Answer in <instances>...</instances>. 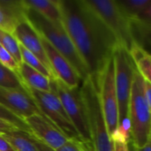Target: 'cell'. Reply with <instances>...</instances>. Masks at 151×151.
<instances>
[{
    "label": "cell",
    "instance_id": "9c48e42d",
    "mask_svg": "<svg viewBox=\"0 0 151 151\" xmlns=\"http://www.w3.org/2000/svg\"><path fill=\"white\" fill-rule=\"evenodd\" d=\"M42 115L50 121L69 140L81 141L78 132L66 114L60 100L54 91L44 92L27 88Z\"/></svg>",
    "mask_w": 151,
    "mask_h": 151
},
{
    "label": "cell",
    "instance_id": "6da1fadb",
    "mask_svg": "<svg viewBox=\"0 0 151 151\" xmlns=\"http://www.w3.org/2000/svg\"><path fill=\"white\" fill-rule=\"evenodd\" d=\"M62 23L96 78L119 45L115 36L83 0H58Z\"/></svg>",
    "mask_w": 151,
    "mask_h": 151
},
{
    "label": "cell",
    "instance_id": "5bb4252c",
    "mask_svg": "<svg viewBox=\"0 0 151 151\" xmlns=\"http://www.w3.org/2000/svg\"><path fill=\"white\" fill-rule=\"evenodd\" d=\"M22 0H0V29L12 34L17 25L26 19Z\"/></svg>",
    "mask_w": 151,
    "mask_h": 151
},
{
    "label": "cell",
    "instance_id": "5b68a950",
    "mask_svg": "<svg viewBox=\"0 0 151 151\" xmlns=\"http://www.w3.org/2000/svg\"><path fill=\"white\" fill-rule=\"evenodd\" d=\"M97 17L105 24L115 36L119 45L128 50L137 42L131 20L124 15L116 1L112 0H83Z\"/></svg>",
    "mask_w": 151,
    "mask_h": 151
},
{
    "label": "cell",
    "instance_id": "836d02e7",
    "mask_svg": "<svg viewBox=\"0 0 151 151\" xmlns=\"http://www.w3.org/2000/svg\"><path fill=\"white\" fill-rule=\"evenodd\" d=\"M127 145H128V150L129 151H137V148H136L135 144L134 143L133 140H131Z\"/></svg>",
    "mask_w": 151,
    "mask_h": 151
},
{
    "label": "cell",
    "instance_id": "8fae6325",
    "mask_svg": "<svg viewBox=\"0 0 151 151\" xmlns=\"http://www.w3.org/2000/svg\"><path fill=\"white\" fill-rule=\"evenodd\" d=\"M41 39L54 78L58 79L71 88L80 87L82 81L68 60L53 48L42 36H41Z\"/></svg>",
    "mask_w": 151,
    "mask_h": 151
},
{
    "label": "cell",
    "instance_id": "4dcf8cb0",
    "mask_svg": "<svg viewBox=\"0 0 151 151\" xmlns=\"http://www.w3.org/2000/svg\"><path fill=\"white\" fill-rule=\"evenodd\" d=\"M0 151H16L12 144L0 135Z\"/></svg>",
    "mask_w": 151,
    "mask_h": 151
},
{
    "label": "cell",
    "instance_id": "603a6c76",
    "mask_svg": "<svg viewBox=\"0 0 151 151\" xmlns=\"http://www.w3.org/2000/svg\"><path fill=\"white\" fill-rule=\"evenodd\" d=\"M19 47H20V53H21L22 63L27 64V65H29L33 69L36 70L37 72L41 73L42 74H43L44 76H46V77H48L50 79H53L54 78L52 73L41 62V60L37 57H35L30 51L26 50L23 46L19 45Z\"/></svg>",
    "mask_w": 151,
    "mask_h": 151
},
{
    "label": "cell",
    "instance_id": "2e32d148",
    "mask_svg": "<svg viewBox=\"0 0 151 151\" xmlns=\"http://www.w3.org/2000/svg\"><path fill=\"white\" fill-rule=\"evenodd\" d=\"M22 2L25 6L33 9L50 21H62L58 0H22Z\"/></svg>",
    "mask_w": 151,
    "mask_h": 151
},
{
    "label": "cell",
    "instance_id": "8992f818",
    "mask_svg": "<svg viewBox=\"0 0 151 151\" xmlns=\"http://www.w3.org/2000/svg\"><path fill=\"white\" fill-rule=\"evenodd\" d=\"M50 85L51 90L58 96L82 142L92 145L88 116L81 96V86L71 88L57 78L50 80Z\"/></svg>",
    "mask_w": 151,
    "mask_h": 151
},
{
    "label": "cell",
    "instance_id": "ba28073f",
    "mask_svg": "<svg viewBox=\"0 0 151 151\" xmlns=\"http://www.w3.org/2000/svg\"><path fill=\"white\" fill-rule=\"evenodd\" d=\"M94 79L97 85L99 98L106 125L109 133L111 135L119 123L113 55L107 61L100 73Z\"/></svg>",
    "mask_w": 151,
    "mask_h": 151
},
{
    "label": "cell",
    "instance_id": "cb8c5ba5",
    "mask_svg": "<svg viewBox=\"0 0 151 151\" xmlns=\"http://www.w3.org/2000/svg\"><path fill=\"white\" fill-rule=\"evenodd\" d=\"M0 119L13 125L20 131H23V132L32 134V132H31L29 127L27 126V124L26 123V121L24 119L18 117L17 115H15L9 110H7L1 104H0Z\"/></svg>",
    "mask_w": 151,
    "mask_h": 151
},
{
    "label": "cell",
    "instance_id": "ffe728a7",
    "mask_svg": "<svg viewBox=\"0 0 151 151\" xmlns=\"http://www.w3.org/2000/svg\"><path fill=\"white\" fill-rule=\"evenodd\" d=\"M0 88H9V89L27 90V88L22 82L19 76L16 73L4 66L1 63H0Z\"/></svg>",
    "mask_w": 151,
    "mask_h": 151
},
{
    "label": "cell",
    "instance_id": "d590c367",
    "mask_svg": "<svg viewBox=\"0 0 151 151\" xmlns=\"http://www.w3.org/2000/svg\"><path fill=\"white\" fill-rule=\"evenodd\" d=\"M0 46H1V45H0Z\"/></svg>",
    "mask_w": 151,
    "mask_h": 151
},
{
    "label": "cell",
    "instance_id": "1f68e13d",
    "mask_svg": "<svg viewBox=\"0 0 151 151\" xmlns=\"http://www.w3.org/2000/svg\"><path fill=\"white\" fill-rule=\"evenodd\" d=\"M113 144H114V151H129L127 144L119 143V142H113Z\"/></svg>",
    "mask_w": 151,
    "mask_h": 151
},
{
    "label": "cell",
    "instance_id": "83f0119b",
    "mask_svg": "<svg viewBox=\"0 0 151 151\" xmlns=\"http://www.w3.org/2000/svg\"><path fill=\"white\" fill-rule=\"evenodd\" d=\"M132 20H136L144 26L151 27V4L142 14H140L136 19H132Z\"/></svg>",
    "mask_w": 151,
    "mask_h": 151
},
{
    "label": "cell",
    "instance_id": "e0dca14e",
    "mask_svg": "<svg viewBox=\"0 0 151 151\" xmlns=\"http://www.w3.org/2000/svg\"><path fill=\"white\" fill-rule=\"evenodd\" d=\"M16 151H41L40 142L28 133L15 130L2 134Z\"/></svg>",
    "mask_w": 151,
    "mask_h": 151
},
{
    "label": "cell",
    "instance_id": "4fadbf2b",
    "mask_svg": "<svg viewBox=\"0 0 151 151\" xmlns=\"http://www.w3.org/2000/svg\"><path fill=\"white\" fill-rule=\"evenodd\" d=\"M12 35L18 41L19 45L23 46L26 50L37 57L41 62L51 72L49 60L42 46L41 36L27 19L20 21L17 25L12 33Z\"/></svg>",
    "mask_w": 151,
    "mask_h": 151
},
{
    "label": "cell",
    "instance_id": "4316f807",
    "mask_svg": "<svg viewBox=\"0 0 151 151\" xmlns=\"http://www.w3.org/2000/svg\"><path fill=\"white\" fill-rule=\"evenodd\" d=\"M0 63L7 67L8 69L12 70V72L16 73L17 74L19 73V65L18 62L13 58V57L2 46H0ZM19 75V74H18Z\"/></svg>",
    "mask_w": 151,
    "mask_h": 151
},
{
    "label": "cell",
    "instance_id": "3957f363",
    "mask_svg": "<svg viewBox=\"0 0 151 151\" xmlns=\"http://www.w3.org/2000/svg\"><path fill=\"white\" fill-rule=\"evenodd\" d=\"M81 91L86 107L94 151H114V144L106 125L95 79L89 76L83 81Z\"/></svg>",
    "mask_w": 151,
    "mask_h": 151
},
{
    "label": "cell",
    "instance_id": "277c9868",
    "mask_svg": "<svg viewBox=\"0 0 151 151\" xmlns=\"http://www.w3.org/2000/svg\"><path fill=\"white\" fill-rule=\"evenodd\" d=\"M143 81V78L136 70L128 115L132 126V140L137 148L143 147L151 139V110L144 96Z\"/></svg>",
    "mask_w": 151,
    "mask_h": 151
},
{
    "label": "cell",
    "instance_id": "d4e9b609",
    "mask_svg": "<svg viewBox=\"0 0 151 151\" xmlns=\"http://www.w3.org/2000/svg\"><path fill=\"white\" fill-rule=\"evenodd\" d=\"M135 40L141 45L147 44L151 48V27L142 25L136 20H131Z\"/></svg>",
    "mask_w": 151,
    "mask_h": 151
},
{
    "label": "cell",
    "instance_id": "7a4b0ae2",
    "mask_svg": "<svg viewBox=\"0 0 151 151\" xmlns=\"http://www.w3.org/2000/svg\"><path fill=\"white\" fill-rule=\"evenodd\" d=\"M25 18L41 36L68 60L82 81L90 76L86 64L68 35L62 21H50L27 6Z\"/></svg>",
    "mask_w": 151,
    "mask_h": 151
},
{
    "label": "cell",
    "instance_id": "9a60e30c",
    "mask_svg": "<svg viewBox=\"0 0 151 151\" xmlns=\"http://www.w3.org/2000/svg\"><path fill=\"white\" fill-rule=\"evenodd\" d=\"M19 76L26 88H34L39 91L50 92L51 85L50 78L33 69L25 63H21L19 67Z\"/></svg>",
    "mask_w": 151,
    "mask_h": 151
},
{
    "label": "cell",
    "instance_id": "e575fe53",
    "mask_svg": "<svg viewBox=\"0 0 151 151\" xmlns=\"http://www.w3.org/2000/svg\"><path fill=\"white\" fill-rule=\"evenodd\" d=\"M40 149H41V151H55L42 142H40Z\"/></svg>",
    "mask_w": 151,
    "mask_h": 151
},
{
    "label": "cell",
    "instance_id": "d6986e66",
    "mask_svg": "<svg viewBox=\"0 0 151 151\" xmlns=\"http://www.w3.org/2000/svg\"><path fill=\"white\" fill-rule=\"evenodd\" d=\"M119 8L130 20L136 19L151 4V0H118Z\"/></svg>",
    "mask_w": 151,
    "mask_h": 151
},
{
    "label": "cell",
    "instance_id": "30bf717a",
    "mask_svg": "<svg viewBox=\"0 0 151 151\" xmlns=\"http://www.w3.org/2000/svg\"><path fill=\"white\" fill-rule=\"evenodd\" d=\"M0 104L24 120L35 114L42 115L34 98L27 90L0 88Z\"/></svg>",
    "mask_w": 151,
    "mask_h": 151
},
{
    "label": "cell",
    "instance_id": "7c38bea8",
    "mask_svg": "<svg viewBox=\"0 0 151 151\" xmlns=\"http://www.w3.org/2000/svg\"><path fill=\"white\" fill-rule=\"evenodd\" d=\"M25 121L35 139L53 150H58L69 140L42 115H32Z\"/></svg>",
    "mask_w": 151,
    "mask_h": 151
},
{
    "label": "cell",
    "instance_id": "7402d4cb",
    "mask_svg": "<svg viewBox=\"0 0 151 151\" xmlns=\"http://www.w3.org/2000/svg\"><path fill=\"white\" fill-rule=\"evenodd\" d=\"M113 142L128 144L132 140V126L129 115L119 121V126L111 135Z\"/></svg>",
    "mask_w": 151,
    "mask_h": 151
},
{
    "label": "cell",
    "instance_id": "d6a6232c",
    "mask_svg": "<svg viewBox=\"0 0 151 151\" xmlns=\"http://www.w3.org/2000/svg\"><path fill=\"white\" fill-rule=\"evenodd\" d=\"M137 148V147H136ZM137 151H151V139L149 142L142 148H137Z\"/></svg>",
    "mask_w": 151,
    "mask_h": 151
},
{
    "label": "cell",
    "instance_id": "ac0fdd59",
    "mask_svg": "<svg viewBox=\"0 0 151 151\" xmlns=\"http://www.w3.org/2000/svg\"><path fill=\"white\" fill-rule=\"evenodd\" d=\"M135 68L144 81L151 84V53L140 43L135 42L129 50Z\"/></svg>",
    "mask_w": 151,
    "mask_h": 151
},
{
    "label": "cell",
    "instance_id": "44dd1931",
    "mask_svg": "<svg viewBox=\"0 0 151 151\" xmlns=\"http://www.w3.org/2000/svg\"><path fill=\"white\" fill-rule=\"evenodd\" d=\"M0 45L13 57L19 65L22 63L20 47L12 34L0 29Z\"/></svg>",
    "mask_w": 151,
    "mask_h": 151
},
{
    "label": "cell",
    "instance_id": "f546056e",
    "mask_svg": "<svg viewBox=\"0 0 151 151\" xmlns=\"http://www.w3.org/2000/svg\"><path fill=\"white\" fill-rule=\"evenodd\" d=\"M143 91H144V96L147 100V103L151 110V84L147 82L146 81H143Z\"/></svg>",
    "mask_w": 151,
    "mask_h": 151
},
{
    "label": "cell",
    "instance_id": "484cf974",
    "mask_svg": "<svg viewBox=\"0 0 151 151\" xmlns=\"http://www.w3.org/2000/svg\"><path fill=\"white\" fill-rule=\"evenodd\" d=\"M55 151H94L93 146L81 141L68 140V142Z\"/></svg>",
    "mask_w": 151,
    "mask_h": 151
},
{
    "label": "cell",
    "instance_id": "52a82bcc",
    "mask_svg": "<svg viewBox=\"0 0 151 151\" xmlns=\"http://www.w3.org/2000/svg\"><path fill=\"white\" fill-rule=\"evenodd\" d=\"M113 58L119 121H121L128 116L130 96L136 68L129 50L122 45L117 46L113 52Z\"/></svg>",
    "mask_w": 151,
    "mask_h": 151
},
{
    "label": "cell",
    "instance_id": "f1b7e54d",
    "mask_svg": "<svg viewBox=\"0 0 151 151\" xmlns=\"http://www.w3.org/2000/svg\"><path fill=\"white\" fill-rule=\"evenodd\" d=\"M15 130H19V129H18L16 127H14L13 125H12L6 121L0 119V135L6 134V133H9V132L15 131Z\"/></svg>",
    "mask_w": 151,
    "mask_h": 151
}]
</instances>
